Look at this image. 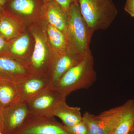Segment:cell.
Segmentation results:
<instances>
[{"label": "cell", "mask_w": 134, "mask_h": 134, "mask_svg": "<svg viewBox=\"0 0 134 134\" xmlns=\"http://www.w3.org/2000/svg\"><path fill=\"white\" fill-rule=\"evenodd\" d=\"M9 0H0V7H2Z\"/></svg>", "instance_id": "24"}, {"label": "cell", "mask_w": 134, "mask_h": 134, "mask_svg": "<svg viewBox=\"0 0 134 134\" xmlns=\"http://www.w3.org/2000/svg\"><path fill=\"white\" fill-rule=\"evenodd\" d=\"M53 115L59 118L66 127L72 126L83 120L81 108L77 107L70 106L67 104L66 100L58 105Z\"/></svg>", "instance_id": "14"}, {"label": "cell", "mask_w": 134, "mask_h": 134, "mask_svg": "<svg viewBox=\"0 0 134 134\" xmlns=\"http://www.w3.org/2000/svg\"><path fill=\"white\" fill-rule=\"evenodd\" d=\"M2 119L1 115V114H0V132L2 133Z\"/></svg>", "instance_id": "25"}, {"label": "cell", "mask_w": 134, "mask_h": 134, "mask_svg": "<svg viewBox=\"0 0 134 134\" xmlns=\"http://www.w3.org/2000/svg\"><path fill=\"white\" fill-rule=\"evenodd\" d=\"M42 9L50 24L66 35L68 28L67 12L54 0L46 3Z\"/></svg>", "instance_id": "11"}, {"label": "cell", "mask_w": 134, "mask_h": 134, "mask_svg": "<svg viewBox=\"0 0 134 134\" xmlns=\"http://www.w3.org/2000/svg\"><path fill=\"white\" fill-rule=\"evenodd\" d=\"M27 101L18 100L6 108H2L1 115L3 134H15L30 115Z\"/></svg>", "instance_id": "7"}, {"label": "cell", "mask_w": 134, "mask_h": 134, "mask_svg": "<svg viewBox=\"0 0 134 134\" xmlns=\"http://www.w3.org/2000/svg\"><path fill=\"white\" fill-rule=\"evenodd\" d=\"M83 18L92 31L108 29L117 15L112 0H79Z\"/></svg>", "instance_id": "3"}, {"label": "cell", "mask_w": 134, "mask_h": 134, "mask_svg": "<svg viewBox=\"0 0 134 134\" xmlns=\"http://www.w3.org/2000/svg\"><path fill=\"white\" fill-rule=\"evenodd\" d=\"M66 12H68L71 5L74 4H79V0H54Z\"/></svg>", "instance_id": "21"}, {"label": "cell", "mask_w": 134, "mask_h": 134, "mask_svg": "<svg viewBox=\"0 0 134 134\" xmlns=\"http://www.w3.org/2000/svg\"><path fill=\"white\" fill-rule=\"evenodd\" d=\"M0 134H3L2 133H1V132H0Z\"/></svg>", "instance_id": "29"}, {"label": "cell", "mask_w": 134, "mask_h": 134, "mask_svg": "<svg viewBox=\"0 0 134 134\" xmlns=\"http://www.w3.org/2000/svg\"><path fill=\"white\" fill-rule=\"evenodd\" d=\"M19 100L27 101L51 86L50 79L47 77L31 74L17 83Z\"/></svg>", "instance_id": "8"}, {"label": "cell", "mask_w": 134, "mask_h": 134, "mask_svg": "<svg viewBox=\"0 0 134 134\" xmlns=\"http://www.w3.org/2000/svg\"><path fill=\"white\" fill-rule=\"evenodd\" d=\"M2 110V108L0 106V114H1V113Z\"/></svg>", "instance_id": "28"}, {"label": "cell", "mask_w": 134, "mask_h": 134, "mask_svg": "<svg viewBox=\"0 0 134 134\" xmlns=\"http://www.w3.org/2000/svg\"><path fill=\"white\" fill-rule=\"evenodd\" d=\"M134 124V100L130 99L121 105L119 120L111 134H128Z\"/></svg>", "instance_id": "13"}, {"label": "cell", "mask_w": 134, "mask_h": 134, "mask_svg": "<svg viewBox=\"0 0 134 134\" xmlns=\"http://www.w3.org/2000/svg\"><path fill=\"white\" fill-rule=\"evenodd\" d=\"M97 79L91 50L79 63L69 70L53 87L65 97L73 92L88 88Z\"/></svg>", "instance_id": "1"}, {"label": "cell", "mask_w": 134, "mask_h": 134, "mask_svg": "<svg viewBox=\"0 0 134 134\" xmlns=\"http://www.w3.org/2000/svg\"><path fill=\"white\" fill-rule=\"evenodd\" d=\"M45 3L51 1H52V0H43Z\"/></svg>", "instance_id": "27"}, {"label": "cell", "mask_w": 134, "mask_h": 134, "mask_svg": "<svg viewBox=\"0 0 134 134\" xmlns=\"http://www.w3.org/2000/svg\"><path fill=\"white\" fill-rule=\"evenodd\" d=\"M31 74L25 64L10 55L0 54V79L17 83Z\"/></svg>", "instance_id": "9"}, {"label": "cell", "mask_w": 134, "mask_h": 134, "mask_svg": "<svg viewBox=\"0 0 134 134\" xmlns=\"http://www.w3.org/2000/svg\"><path fill=\"white\" fill-rule=\"evenodd\" d=\"M1 7H0V11H1Z\"/></svg>", "instance_id": "30"}, {"label": "cell", "mask_w": 134, "mask_h": 134, "mask_svg": "<svg viewBox=\"0 0 134 134\" xmlns=\"http://www.w3.org/2000/svg\"><path fill=\"white\" fill-rule=\"evenodd\" d=\"M33 36L35 43L30 60V67L31 69L35 71L34 74L44 75L43 71L48 62L46 47L44 40L40 36L36 34H34Z\"/></svg>", "instance_id": "12"}, {"label": "cell", "mask_w": 134, "mask_h": 134, "mask_svg": "<svg viewBox=\"0 0 134 134\" xmlns=\"http://www.w3.org/2000/svg\"><path fill=\"white\" fill-rule=\"evenodd\" d=\"M8 46L7 40L0 34V54H4L8 48Z\"/></svg>", "instance_id": "23"}, {"label": "cell", "mask_w": 134, "mask_h": 134, "mask_svg": "<svg viewBox=\"0 0 134 134\" xmlns=\"http://www.w3.org/2000/svg\"><path fill=\"white\" fill-rule=\"evenodd\" d=\"M121 105L104 111L98 115L84 113L83 120L88 127L90 134H111L121 113Z\"/></svg>", "instance_id": "5"}, {"label": "cell", "mask_w": 134, "mask_h": 134, "mask_svg": "<svg viewBox=\"0 0 134 134\" xmlns=\"http://www.w3.org/2000/svg\"><path fill=\"white\" fill-rule=\"evenodd\" d=\"M19 100L16 83L0 79V106L2 108L12 105Z\"/></svg>", "instance_id": "15"}, {"label": "cell", "mask_w": 134, "mask_h": 134, "mask_svg": "<svg viewBox=\"0 0 134 134\" xmlns=\"http://www.w3.org/2000/svg\"><path fill=\"white\" fill-rule=\"evenodd\" d=\"M65 127L71 134H90L88 127L83 120L72 126Z\"/></svg>", "instance_id": "20"}, {"label": "cell", "mask_w": 134, "mask_h": 134, "mask_svg": "<svg viewBox=\"0 0 134 134\" xmlns=\"http://www.w3.org/2000/svg\"><path fill=\"white\" fill-rule=\"evenodd\" d=\"M15 134H71L54 117L30 114Z\"/></svg>", "instance_id": "4"}, {"label": "cell", "mask_w": 134, "mask_h": 134, "mask_svg": "<svg viewBox=\"0 0 134 134\" xmlns=\"http://www.w3.org/2000/svg\"><path fill=\"white\" fill-rule=\"evenodd\" d=\"M128 134H134V124L132 126V128L130 129V131Z\"/></svg>", "instance_id": "26"}, {"label": "cell", "mask_w": 134, "mask_h": 134, "mask_svg": "<svg viewBox=\"0 0 134 134\" xmlns=\"http://www.w3.org/2000/svg\"><path fill=\"white\" fill-rule=\"evenodd\" d=\"M67 14L68 28L65 35L66 50L84 57L90 50V44L93 33L82 16L79 4L71 5Z\"/></svg>", "instance_id": "2"}, {"label": "cell", "mask_w": 134, "mask_h": 134, "mask_svg": "<svg viewBox=\"0 0 134 134\" xmlns=\"http://www.w3.org/2000/svg\"><path fill=\"white\" fill-rule=\"evenodd\" d=\"M30 40L27 35H23L16 39L9 47V52L12 55L22 56L25 54L29 48Z\"/></svg>", "instance_id": "19"}, {"label": "cell", "mask_w": 134, "mask_h": 134, "mask_svg": "<svg viewBox=\"0 0 134 134\" xmlns=\"http://www.w3.org/2000/svg\"><path fill=\"white\" fill-rule=\"evenodd\" d=\"M47 33L51 45L58 54L66 50V39L62 31L49 24L47 27Z\"/></svg>", "instance_id": "18"}, {"label": "cell", "mask_w": 134, "mask_h": 134, "mask_svg": "<svg viewBox=\"0 0 134 134\" xmlns=\"http://www.w3.org/2000/svg\"><path fill=\"white\" fill-rule=\"evenodd\" d=\"M66 98L53 86H50L27 102L31 114L53 116L57 107L66 100Z\"/></svg>", "instance_id": "6"}, {"label": "cell", "mask_w": 134, "mask_h": 134, "mask_svg": "<svg viewBox=\"0 0 134 134\" xmlns=\"http://www.w3.org/2000/svg\"><path fill=\"white\" fill-rule=\"evenodd\" d=\"M2 8L6 11L10 10L8 13L29 16L36 12L37 3L35 0H9Z\"/></svg>", "instance_id": "16"}, {"label": "cell", "mask_w": 134, "mask_h": 134, "mask_svg": "<svg viewBox=\"0 0 134 134\" xmlns=\"http://www.w3.org/2000/svg\"><path fill=\"white\" fill-rule=\"evenodd\" d=\"M18 32L16 23L8 12L1 8L0 11V34L7 40L12 39Z\"/></svg>", "instance_id": "17"}, {"label": "cell", "mask_w": 134, "mask_h": 134, "mask_svg": "<svg viewBox=\"0 0 134 134\" xmlns=\"http://www.w3.org/2000/svg\"><path fill=\"white\" fill-rule=\"evenodd\" d=\"M85 56L74 54L67 50L58 54L50 76L51 86L55 85L69 70L81 62Z\"/></svg>", "instance_id": "10"}, {"label": "cell", "mask_w": 134, "mask_h": 134, "mask_svg": "<svg viewBox=\"0 0 134 134\" xmlns=\"http://www.w3.org/2000/svg\"><path fill=\"white\" fill-rule=\"evenodd\" d=\"M124 9L132 17H134V0H126Z\"/></svg>", "instance_id": "22"}]
</instances>
